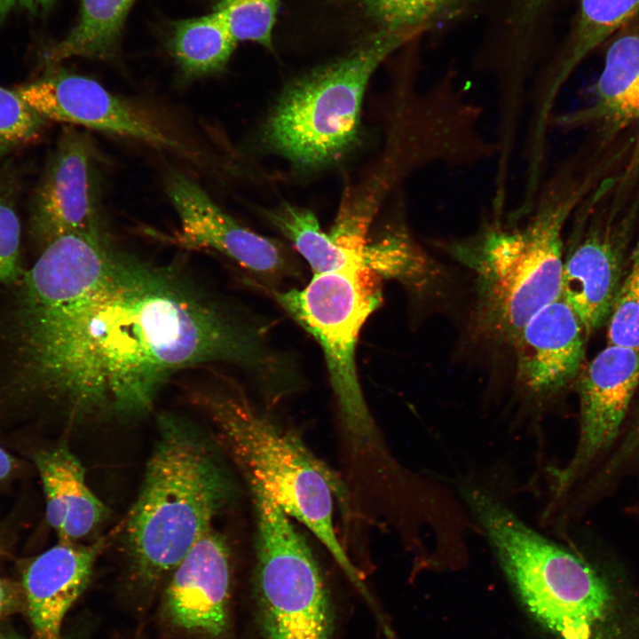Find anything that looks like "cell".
Segmentation results:
<instances>
[{"label": "cell", "instance_id": "25", "mask_svg": "<svg viewBox=\"0 0 639 639\" xmlns=\"http://www.w3.org/2000/svg\"><path fill=\"white\" fill-rule=\"evenodd\" d=\"M608 344L639 349V235L608 319Z\"/></svg>", "mask_w": 639, "mask_h": 639}, {"label": "cell", "instance_id": "26", "mask_svg": "<svg viewBox=\"0 0 639 639\" xmlns=\"http://www.w3.org/2000/svg\"><path fill=\"white\" fill-rule=\"evenodd\" d=\"M16 182L13 171H0V284L10 287L22 276L20 266V224L15 207Z\"/></svg>", "mask_w": 639, "mask_h": 639}, {"label": "cell", "instance_id": "11", "mask_svg": "<svg viewBox=\"0 0 639 639\" xmlns=\"http://www.w3.org/2000/svg\"><path fill=\"white\" fill-rule=\"evenodd\" d=\"M29 228L43 248L67 234L104 233L86 134L74 128L60 134L32 197Z\"/></svg>", "mask_w": 639, "mask_h": 639}, {"label": "cell", "instance_id": "8", "mask_svg": "<svg viewBox=\"0 0 639 639\" xmlns=\"http://www.w3.org/2000/svg\"><path fill=\"white\" fill-rule=\"evenodd\" d=\"M572 247L564 260L561 298L585 334L611 314L623 280L626 257L639 220V146L578 207Z\"/></svg>", "mask_w": 639, "mask_h": 639}, {"label": "cell", "instance_id": "6", "mask_svg": "<svg viewBox=\"0 0 639 639\" xmlns=\"http://www.w3.org/2000/svg\"><path fill=\"white\" fill-rule=\"evenodd\" d=\"M414 36L377 33L346 55L293 82L266 122V141L299 165L316 166L340 157L356 139L361 104L372 75Z\"/></svg>", "mask_w": 639, "mask_h": 639}, {"label": "cell", "instance_id": "20", "mask_svg": "<svg viewBox=\"0 0 639 639\" xmlns=\"http://www.w3.org/2000/svg\"><path fill=\"white\" fill-rule=\"evenodd\" d=\"M266 216L293 243L314 274L360 267L378 272L382 266L383 247L380 240L360 248L344 247L322 231L312 211L289 204L270 209Z\"/></svg>", "mask_w": 639, "mask_h": 639}, {"label": "cell", "instance_id": "4", "mask_svg": "<svg viewBox=\"0 0 639 639\" xmlns=\"http://www.w3.org/2000/svg\"><path fill=\"white\" fill-rule=\"evenodd\" d=\"M158 432L124 525L132 569L146 583L172 572L235 495L219 450L198 427L162 414Z\"/></svg>", "mask_w": 639, "mask_h": 639}, {"label": "cell", "instance_id": "18", "mask_svg": "<svg viewBox=\"0 0 639 639\" xmlns=\"http://www.w3.org/2000/svg\"><path fill=\"white\" fill-rule=\"evenodd\" d=\"M46 501V517L61 541L87 536L108 515L106 506L91 492L85 469L64 445L35 456Z\"/></svg>", "mask_w": 639, "mask_h": 639}, {"label": "cell", "instance_id": "19", "mask_svg": "<svg viewBox=\"0 0 639 639\" xmlns=\"http://www.w3.org/2000/svg\"><path fill=\"white\" fill-rule=\"evenodd\" d=\"M638 14L639 0H580L567 43L539 75L541 94L548 100H556L578 66Z\"/></svg>", "mask_w": 639, "mask_h": 639}, {"label": "cell", "instance_id": "28", "mask_svg": "<svg viewBox=\"0 0 639 639\" xmlns=\"http://www.w3.org/2000/svg\"><path fill=\"white\" fill-rule=\"evenodd\" d=\"M639 451V414L618 451L609 463L617 469Z\"/></svg>", "mask_w": 639, "mask_h": 639}, {"label": "cell", "instance_id": "23", "mask_svg": "<svg viewBox=\"0 0 639 639\" xmlns=\"http://www.w3.org/2000/svg\"><path fill=\"white\" fill-rule=\"evenodd\" d=\"M281 0H217L213 11L237 42L251 41L272 50V30Z\"/></svg>", "mask_w": 639, "mask_h": 639}, {"label": "cell", "instance_id": "14", "mask_svg": "<svg viewBox=\"0 0 639 639\" xmlns=\"http://www.w3.org/2000/svg\"><path fill=\"white\" fill-rule=\"evenodd\" d=\"M585 331L560 297L539 310L517 333V377L536 397L560 392L578 375L584 357Z\"/></svg>", "mask_w": 639, "mask_h": 639}, {"label": "cell", "instance_id": "3", "mask_svg": "<svg viewBox=\"0 0 639 639\" xmlns=\"http://www.w3.org/2000/svg\"><path fill=\"white\" fill-rule=\"evenodd\" d=\"M460 495L528 611L560 639H637L627 611L587 561L475 483Z\"/></svg>", "mask_w": 639, "mask_h": 639}, {"label": "cell", "instance_id": "1", "mask_svg": "<svg viewBox=\"0 0 639 639\" xmlns=\"http://www.w3.org/2000/svg\"><path fill=\"white\" fill-rule=\"evenodd\" d=\"M0 306V395L71 418L152 409L179 370L249 367L256 330L179 272L67 234L47 245Z\"/></svg>", "mask_w": 639, "mask_h": 639}, {"label": "cell", "instance_id": "12", "mask_svg": "<svg viewBox=\"0 0 639 639\" xmlns=\"http://www.w3.org/2000/svg\"><path fill=\"white\" fill-rule=\"evenodd\" d=\"M15 91L45 120L130 137L178 152L185 150L146 115L91 78L53 71Z\"/></svg>", "mask_w": 639, "mask_h": 639}, {"label": "cell", "instance_id": "29", "mask_svg": "<svg viewBox=\"0 0 639 639\" xmlns=\"http://www.w3.org/2000/svg\"><path fill=\"white\" fill-rule=\"evenodd\" d=\"M55 0H0V21L13 10L22 9L37 13L49 10Z\"/></svg>", "mask_w": 639, "mask_h": 639}, {"label": "cell", "instance_id": "31", "mask_svg": "<svg viewBox=\"0 0 639 639\" xmlns=\"http://www.w3.org/2000/svg\"><path fill=\"white\" fill-rule=\"evenodd\" d=\"M7 600L6 588L4 582L0 580V612L4 608V604Z\"/></svg>", "mask_w": 639, "mask_h": 639}, {"label": "cell", "instance_id": "13", "mask_svg": "<svg viewBox=\"0 0 639 639\" xmlns=\"http://www.w3.org/2000/svg\"><path fill=\"white\" fill-rule=\"evenodd\" d=\"M166 191L179 218L176 241L182 248L217 251L261 277L290 272L288 257L275 241L241 225L191 178L174 173Z\"/></svg>", "mask_w": 639, "mask_h": 639}, {"label": "cell", "instance_id": "27", "mask_svg": "<svg viewBox=\"0 0 639 639\" xmlns=\"http://www.w3.org/2000/svg\"><path fill=\"white\" fill-rule=\"evenodd\" d=\"M45 119L18 95L0 86V158L39 135Z\"/></svg>", "mask_w": 639, "mask_h": 639}, {"label": "cell", "instance_id": "24", "mask_svg": "<svg viewBox=\"0 0 639 639\" xmlns=\"http://www.w3.org/2000/svg\"><path fill=\"white\" fill-rule=\"evenodd\" d=\"M377 33L417 36L452 0H361ZM376 33V34H377Z\"/></svg>", "mask_w": 639, "mask_h": 639}, {"label": "cell", "instance_id": "30", "mask_svg": "<svg viewBox=\"0 0 639 639\" xmlns=\"http://www.w3.org/2000/svg\"><path fill=\"white\" fill-rule=\"evenodd\" d=\"M13 467V459L0 446V480L5 478Z\"/></svg>", "mask_w": 639, "mask_h": 639}, {"label": "cell", "instance_id": "7", "mask_svg": "<svg viewBox=\"0 0 639 639\" xmlns=\"http://www.w3.org/2000/svg\"><path fill=\"white\" fill-rule=\"evenodd\" d=\"M379 275L366 268L314 274L303 289L270 293L320 345L341 422L354 448L383 451L356 366L359 332L382 304Z\"/></svg>", "mask_w": 639, "mask_h": 639}, {"label": "cell", "instance_id": "15", "mask_svg": "<svg viewBox=\"0 0 639 639\" xmlns=\"http://www.w3.org/2000/svg\"><path fill=\"white\" fill-rule=\"evenodd\" d=\"M229 554L225 540L211 528L174 569L166 590L165 605L177 626L212 636L225 630Z\"/></svg>", "mask_w": 639, "mask_h": 639}, {"label": "cell", "instance_id": "9", "mask_svg": "<svg viewBox=\"0 0 639 639\" xmlns=\"http://www.w3.org/2000/svg\"><path fill=\"white\" fill-rule=\"evenodd\" d=\"M255 513V583L265 639H332L333 616L318 563L291 518L261 487Z\"/></svg>", "mask_w": 639, "mask_h": 639}, {"label": "cell", "instance_id": "22", "mask_svg": "<svg viewBox=\"0 0 639 639\" xmlns=\"http://www.w3.org/2000/svg\"><path fill=\"white\" fill-rule=\"evenodd\" d=\"M170 50L183 73L200 77L221 71L237 41L224 19L216 12L176 23Z\"/></svg>", "mask_w": 639, "mask_h": 639}, {"label": "cell", "instance_id": "5", "mask_svg": "<svg viewBox=\"0 0 639 639\" xmlns=\"http://www.w3.org/2000/svg\"><path fill=\"white\" fill-rule=\"evenodd\" d=\"M193 402L212 423L247 483L261 487L290 517L306 526L350 580L367 595L361 573L335 533L334 496L343 501L339 477L290 430L261 412L233 383L195 390Z\"/></svg>", "mask_w": 639, "mask_h": 639}, {"label": "cell", "instance_id": "17", "mask_svg": "<svg viewBox=\"0 0 639 639\" xmlns=\"http://www.w3.org/2000/svg\"><path fill=\"white\" fill-rule=\"evenodd\" d=\"M103 547L102 539L89 545L60 540L29 564L23 585L38 639H59L64 617L85 589Z\"/></svg>", "mask_w": 639, "mask_h": 639}, {"label": "cell", "instance_id": "10", "mask_svg": "<svg viewBox=\"0 0 639 639\" xmlns=\"http://www.w3.org/2000/svg\"><path fill=\"white\" fill-rule=\"evenodd\" d=\"M638 384L639 349L608 344L580 373L578 443L569 462L552 469L542 510L554 509L613 443Z\"/></svg>", "mask_w": 639, "mask_h": 639}, {"label": "cell", "instance_id": "2", "mask_svg": "<svg viewBox=\"0 0 639 639\" xmlns=\"http://www.w3.org/2000/svg\"><path fill=\"white\" fill-rule=\"evenodd\" d=\"M612 161L581 146L544 178L521 222L485 217L475 233L452 241L451 254L472 272L480 327L512 341L542 307L560 298L563 232L583 201L612 174Z\"/></svg>", "mask_w": 639, "mask_h": 639}, {"label": "cell", "instance_id": "16", "mask_svg": "<svg viewBox=\"0 0 639 639\" xmlns=\"http://www.w3.org/2000/svg\"><path fill=\"white\" fill-rule=\"evenodd\" d=\"M590 102L555 114L550 128H592L617 135L639 122V14L619 30L609 44L604 67L588 91Z\"/></svg>", "mask_w": 639, "mask_h": 639}, {"label": "cell", "instance_id": "32", "mask_svg": "<svg viewBox=\"0 0 639 639\" xmlns=\"http://www.w3.org/2000/svg\"><path fill=\"white\" fill-rule=\"evenodd\" d=\"M4 639H22V638L18 637V636H9V637L4 638Z\"/></svg>", "mask_w": 639, "mask_h": 639}, {"label": "cell", "instance_id": "21", "mask_svg": "<svg viewBox=\"0 0 639 639\" xmlns=\"http://www.w3.org/2000/svg\"><path fill=\"white\" fill-rule=\"evenodd\" d=\"M135 0H81L80 17L70 34L46 55L50 64L72 57L114 56L127 13Z\"/></svg>", "mask_w": 639, "mask_h": 639}]
</instances>
